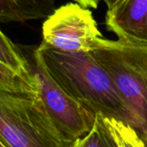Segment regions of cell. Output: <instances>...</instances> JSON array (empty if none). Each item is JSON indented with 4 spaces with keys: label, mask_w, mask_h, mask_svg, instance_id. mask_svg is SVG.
<instances>
[{
    "label": "cell",
    "mask_w": 147,
    "mask_h": 147,
    "mask_svg": "<svg viewBox=\"0 0 147 147\" xmlns=\"http://www.w3.org/2000/svg\"><path fill=\"white\" fill-rule=\"evenodd\" d=\"M102 1L107 5V10H111V9L114 8L121 0H102Z\"/></svg>",
    "instance_id": "obj_13"
},
{
    "label": "cell",
    "mask_w": 147,
    "mask_h": 147,
    "mask_svg": "<svg viewBox=\"0 0 147 147\" xmlns=\"http://www.w3.org/2000/svg\"><path fill=\"white\" fill-rule=\"evenodd\" d=\"M42 43L67 53H90L102 38L92 11L77 3L55 10L42 24Z\"/></svg>",
    "instance_id": "obj_5"
},
{
    "label": "cell",
    "mask_w": 147,
    "mask_h": 147,
    "mask_svg": "<svg viewBox=\"0 0 147 147\" xmlns=\"http://www.w3.org/2000/svg\"><path fill=\"white\" fill-rule=\"evenodd\" d=\"M74 147H82L81 146V143H80V139H78L76 141V144H75V146H74Z\"/></svg>",
    "instance_id": "obj_15"
},
{
    "label": "cell",
    "mask_w": 147,
    "mask_h": 147,
    "mask_svg": "<svg viewBox=\"0 0 147 147\" xmlns=\"http://www.w3.org/2000/svg\"><path fill=\"white\" fill-rule=\"evenodd\" d=\"M34 79L37 94L49 115L66 138L76 142L93 128L95 117L71 98L50 76L36 48L23 51Z\"/></svg>",
    "instance_id": "obj_4"
},
{
    "label": "cell",
    "mask_w": 147,
    "mask_h": 147,
    "mask_svg": "<svg viewBox=\"0 0 147 147\" xmlns=\"http://www.w3.org/2000/svg\"><path fill=\"white\" fill-rule=\"evenodd\" d=\"M80 143L82 147H118L100 114L96 115L93 128Z\"/></svg>",
    "instance_id": "obj_11"
},
{
    "label": "cell",
    "mask_w": 147,
    "mask_h": 147,
    "mask_svg": "<svg viewBox=\"0 0 147 147\" xmlns=\"http://www.w3.org/2000/svg\"><path fill=\"white\" fill-rule=\"evenodd\" d=\"M106 25L119 40L147 45V0H121L107 10Z\"/></svg>",
    "instance_id": "obj_6"
},
{
    "label": "cell",
    "mask_w": 147,
    "mask_h": 147,
    "mask_svg": "<svg viewBox=\"0 0 147 147\" xmlns=\"http://www.w3.org/2000/svg\"><path fill=\"white\" fill-rule=\"evenodd\" d=\"M55 10V0H0V23L46 20Z\"/></svg>",
    "instance_id": "obj_7"
},
{
    "label": "cell",
    "mask_w": 147,
    "mask_h": 147,
    "mask_svg": "<svg viewBox=\"0 0 147 147\" xmlns=\"http://www.w3.org/2000/svg\"><path fill=\"white\" fill-rule=\"evenodd\" d=\"M74 1L88 9V8L97 9L100 5V2L102 1V0H74Z\"/></svg>",
    "instance_id": "obj_12"
},
{
    "label": "cell",
    "mask_w": 147,
    "mask_h": 147,
    "mask_svg": "<svg viewBox=\"0 0 147 147\" xmlns=\"http://www.w3.org/2000/svg\"><path fill=\"white\" fill-rule=\"evenodd\" d=\"M102 119L118 147H147L146 142L132 126L104 116Z\"/></svg>",
    "instance_id": "obj_9"
},
{
    "label": "cell",
    "mask_w": 147,
    "mask_h": 147,
    "mask_svg": "<svg viewBox=\"0 0 147 147\" xmlns=\"http://www.w3.org/2000/svg\"><path fill=\"white\" fill-rule=\"evenodd\" d=\"M0 93H11L25 95H38L36 84H31L11 68L0 61Z\"/></svg>",
    "instance_id": "obj_10"
},
{
    "label": "cell",
    "mask_w": 147,
    "mask_h": 147,
    "mask_svg": "<svg viewBox=\"0 0 147 147\" xmlns=\"http://www.w3.org/2000/svg\"><path fill=\"white\" fill-rule=\"evenodd\" d=\"M36 51L53 80L87 111L136 128L109 75L90 53L62 52L42 42Z\"/></svg>",
    "instance_id": "obj_1"
},
{
    "label": "cell",
    "mask_w": 147,
    "mask_h": 147,
    "mask_svg": "<svg viewBox=\"0 0 147 147\" xmlns=\"http://www.w3.org/2000/svg\"><path fill=\"white\" fill-rule=\"evenodd\" d=\"M0 61L11 68L26 82L35 84L23 50L0 30Z\"/></svg>",
    "instance_id": "obj_8"
},
{
    "label": "cell",
    "mask_w": 147,
    "mask_h": 147,
    "mask_svg": "<svg viewBox=\"0 0 147 147\" xmlns=\"http://www.w3.org/2000/svg\"><path fill=\"white\" fill-rule=\"evenodd\" d=\"M0 138L9 147H74L38 95L0 93Z\"/></svg>",
    "instance_id": "obj_3"
},
{
    "label": "cell",
    "mask_w": 147,
    "mask_h": 147,
    "mask_svg": "<svg viewBox=\"0 0 147 147\" xmlns=\"http://www.w3.org/2000/svg\"><path fill=\"white\" fill-rule=\"evenodd\" d=\"M0 147H9L1 138H0Z\"/></svg>",
    "instance_id": "obj_14"
},
{
    "label": "cell",
    "mask_w": 147,
    "mask_h": 147,
    "mask_svg": "<svg viewBox=\"0 0 147 147\" xmlns=\"http://www.w3.org/2000/svg\"><path fill=\"white\" fill-rule=\"evenodd\" d=\"M90 54L109 75L147 144V45L102 37Z\"/></svg>",
    "instance_id": "obj_2"
}]
</instances>
